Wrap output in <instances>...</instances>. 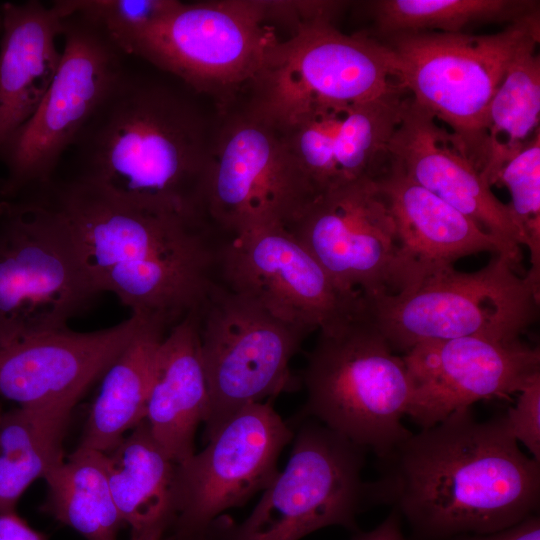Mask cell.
<instances>
[{"label":"cell","instance_id":"obj_1","mask_svg":"<svg viewBox=\"0 0 540 540\" xmlns=\"http://www.w3.org/2000/svg\"><path fill=\"white\" fill-rule=\"evenodd\" d=\"M378 465L371 503L391 505L414 540L494 533L539 509L540 463L519 448L505 414L478 421L471 408L456 411Z\"/></svg>","mask_w":540,"mask_h":540},{"label":"cell","instance_id":"obj_2","mask_svg":"<svg viewBox=\"0 0 540 540\" xmlns=\"http://www.w3.org/2000/svg\"><path fill=\"white\" fill-rule=\"evenodd\" d=\"M63 217L100 294L170 330L199 310L218 282L227 239L206 218L137 207L71 179L35 193Z\"/></svg>","mask_w":540,"mask_h":540},{"label":"cell","instance_id":"obj_3","mask_svg":"<svg viewBox=\"0 0 540 540\" xmlns=\"http://www.w3.org/2000/svg\"><path fill=\"white\" fill-rule=\"evenodd\" d=\"M127 64L72 147L70 178L131 205L208 219L204 196L217 127L180 81ZM209 220V219H208Z\"/></svg>","mask_w":540,"mask_h":540},{"label":"cell","instance_id":"obj_4","mask_svg":"<svg viewBox=\"0 0 540 540\" xmlns=\"http://www.w3.org/2000/svg\"><path fill=\"white\" fill-rule=\"evenodd\" d=\"M270 18V1H177L142 28L108 35L127 56L210 97L220 112L234 105L280 40Z\"/></svg>","mask_w":540,"mask_h":540},{"label":"cell","instance_id":"obj_5","mask_svg":"<svg viewBox=\"0 0 540 540\" xmlns=\"http://www.w3.org/2000/svg\"><path fill=\"white\" fill-rule=\"evenodd\" d=\"M313 418L378 458L411 435L403 418L411 380L402 356L392 350L363 310L319 330L303 371Z\"/></svg>","mask_w":540,"mask_h":540},{"label":"cell","instance_id":"obj_6","mask_svg":"<svg viewBox=\"0 0 540 540\" xmlns=\"http://www.w3.org/2000/svg\"><path fill=\"white\" fill-rule=\"evenodd\" d=\"M539 39L537 12L493 34L424 32L380 41L393 54L400 87L449 127L481 173L490 102L516 54Z\"/></svg>","mask_w":540,"mask_h":540},{"label":"cell","instance_id":"obj_7","mask_svg":"<svg viewBox=\"0 0 540 540\" xmlns=\"http://www.w3.org/2000/svg\"><path fill=\"white\" fill-rule=\"evenodd\" d=\"M500 254L483 268L454 267L395 294L363 297L364 315L394 352L462 337L515 340L536 321L540 284Z\"/></svg>","mask_w":540,"mask_h":540},{"label":"cell","instance_id":"obj_8","mask_svg":"<svg viewBox=\"0 0 540 540\" xmlns=\"http://www.w3.org/2000/svg\"><path fill=\"white\" fill-rule=\"evenodd\" d=\"M99 295L56 209L36 195L0 203V346L68 328Z\"/></svg>","mask_w":540,"mask_h":540},{"label":"cell","instance_id":"obj_9","mask_svg":"<svg viewBox=\"0 0 540 540\" xmlns=\"http://www.w3.org/2000/svg\"><path fill=\"white\" fill-rule=\"evenodd\" d=\"M396 88L401 87L386 44L317 19L298 24L268 52L243 92V107L283 127L314 107L347 108Z\"/></svg>","mask_w":540,"mask_h":540},{"label":"cell","instance_id":"obj_10","mask_svg":"<svg viewBox=\"0 0 540 540\" xmlns=\"http://www.w3.org/2000/svg\"><path fill=\"white\" fill-rule=\"evenodd\" d=\"M58 70L32 117L0 150L5 199L36 193L57 177L72 149L129 60L105 29L71 11L61 33Z\"/></svg>","mask_w":540,"mask_h":540},{"label":"cell","instance_id":"obj_11","mask_svg":"<svg viewBox=\"0 0 540 540\" xmlns=\"http://www.w3.org/2000/svg\"><path fill=\"white\" fill-rule=\"evenodd\" d=\"M307 420L298 430L289 461L240 524L217 519L212 540H299L327 526L357 531V515L371 503L362 480L366 449Z\"/></svg>","mask_w":540,"mask_h":540},{"label":"cell","instance_id":"obj_12","mask_svg":"<svg viewBox=\"0 0 540 540\" xmlns=\"http://www.w3.org/2000/svg\"><path fill=\"white\" fill-rule=\"evenodd\" d=\"M314 200L279 127L243 106L217 111L204 205L218 231L287 228Z\"/></svg>","mask_w":540,"mask_h":540},{"label":"cell","instance_id":"obj_13","mask_svg":"<svg viewBox=\"0 0 540 540\" xmlns=\"http://www.w3.org/2000/svg\"><path fill=\"white\" fill-rule=\"evenodd\" d=\"M308 334L215 283L199 310L207 441L245 406L297 388L289 364Z\"/></svg>","mask_w":540,"mask_h":540},{"label":"cell","instance_id":"obj_14","mask_svg":"<svg viewBox=\"0 0 540 540\" xmlns=\"http://www.w3.org/2000/svg\"><path fill=\"white\" fill-rule=\"evenodd\" d=\"M292 438L270 400L235 413L202 451L177 463L176 517L169 534L178 540H211L222 512L242 506L272 482L280 453Z\"/></svg>","mask_w":540,"mask_h":540},{"label":"cell","instance_id":"obj_15","mask_svg":"<svg viewBox=\"0 0 540 540\" xmlns=\"http://www.w3.org/2000/svg\"><path fill=\"white\" fill-rule=\"evenodd\" d=\"M218 282L308 333L363 310L362 295L342 290L283 226L227 238L220 251Z\"/></svg>","mask_w":540,"mask_h":540},{"label":"cell","instance_id":"obj_16","mask_svg":"<svg viewBox=\"0 0 540 540\" xmlns=\"http://www.w3.org/2000/svg\"><path fill=\"white\" fill-rule=\"evenodd\" d=\"M287 229L342 290L369 298L402 289L395 223L374 181L317 198Z\"/></svg>","mask_w":540,"mask_h":540},{"label":"cell","instance_id":"obj_17","mask_svg":"<svg viewBox=\"0 0 540 540\" xmlns=\"http://www.w3.org/2000/svg\"><path fill=\"white\" fill-rule=\"evenodd\" d=\"M402 357L412 387L407 416L421 429L478 401L518 394L540 375L539 348L520 339L432 341Z\"/></svg>","mask_w":540,"mask_h":540},{"label":"cell","instance_id":"obj_18","mask_svg":"<svg viewBox=\"0 0 540 540\" xmlns=\"http://www.w3.org/2000/svg\"><path fill=\"white\" fill-rule=\"evenodd\" d=\"M143 319L89 332L69 327L0 346V397L22 407L75 406L124 350Z\"/></svg>","mask_w":540,"mask_h":540},{"label":"cell","instance_id":"obj_19","mask_svg":"<svg viewBox=\"0 0 540 540\" xmlns=\"http://www.w3.org/2000/svg\"><path fill=\"white\" fill-rule=\"evenodd\" d=\"M391 163L414 182L477 223L516 265L521 237L501 202L457 138L409 97L390 147Z\"/></svg>","mask_w":540,"mask_h":540},{"label":"cell","instance_id":"obj_20","mask_svg":"<svg viewBox=\"0 0 540 540\" xmlns=\"http://www.w3.org/2000/svg\"><path fill=\"white\" fill-rule=\"evenodd\" d=\"M374 182L396 227L400 291L452 268L465 256L485 251L506 256L501 244L477 223L414 182L395 164L390 163Z\"/></svg>","mask_w":540,"mask_h":540},{"label":"cell","instance_id":"obj_21","mask_svg":"<svg viewBox=\"0 0 540 540\" xmlns=\"http://www.w3.org/2000/svg\"><path fill=\"white\" fill-rule=\"evenodd\" d=\"M66 0L0 7V150L32 117L58 70Z\"/></svg>","mask_w":540,"mask_h":540},{"label":"cell","instance_id":"obj_22","mask_svg":"<svg viewBox=\"0 0 540 540\" xmlns=\"http://www.w3.org/2000/svg\"><path fill=\"white\" fill-rule=\"evenodd\" d=\"M199 310L173 326L162 340L146 402L150 432L176 463L195 453L196 431L204 424L209 408Z\"/></svg>","mask_w":540,"mask_h":540},{"label":"cell","instance_id":"obj_23","mask_svg":"<svg viewBox=\"0 0 540 540\" xmlns=\"http://www.w3.org/2000/svg\"><path fill=\"white\" fill-rule=\"evenodd\" d=\"M110 490L131 540H158L168 535L176 513L174 481L177 463L153 438L142 420L109 453Z\"/></svg>","mask_w":540,"mask_h":540},{"label":"cell","instance_id":"obj_24","mask_svg":"<svg viewBox=\"0 0 540 540\" xmlns=\"http://www.w3.org/2000/svg\"><path fill=\"white\" fill-rule=\"evenodd\" d=\"M167 330L143 319L134 337L102 375L79 446L109 453L145 419L157 353Z\"/></svg>","mask_w":540,"mask_h":540},{"label":"cell","instance_id":"obj_25","mask_svg":"<svg viewBox=\"0 0 540 540\" xmlns=\"http://www.w3.org/2000/svg\"><path fill=\"white\" fill-rule=\"evenodd\" d=\"M72 405L19 406L0 418V513L63 462Z\"/></svg>","mask_w":540,"mask_h":540},{"label":"cell","instance_id":"obj_26","mask_svg":"<svg viewBox=\"0 0 540 540\" xmlns=\"http://www.w3.org/2000/svg\"><path fill=\"white\" fill-rule=\"evenodd\" d=\"M44 479L48 486L45 513L86 540H118L126 525L110 490L105 453L78 446Z\"/></svg>","mask_w":540,"mask_h":540},{"label":"cell","instance_id":"obj_27","mask_svg":"<svg viewBox=\"0 0 540 540\" xmlns=\"http://www.w3.org/2000/svg\"><path fill=\"white\" fill-rule=\"evenodd\" d=\"M539 42L521 49L508 65L488 108L484 181L497 185L502 167L540 131Z\"/></svg>","mask_w":540,"mask_h":540},{"label":"cell","instance_id":"obj_28","mask_svg":"<svg viewBox=\"0 0 540 540\" xmlns=\"http://www.w3.org/2000/svg\"><path fill=\"white\" fill-rule=\"evenodd\" d=\"M410 95L402 88L353 104L344 111L335 138L340 186L382 176L390 166V147Z\"/></svg>","mask_w":540,"mask_h":540},{"label":"cell","instance_id":"obj_29","mask_svg":"<svg viewBox=\"0 0 540 540\" xmlns=\"http://www.w3.org/2000/svg\"><path fill=\"white\" fill-rule=\"evenodd\" d=\"M369 6L382 39L410 33H465L471 26L509 25L539 12V1L531 0H377Z\"/></svg>","mask_w":540,"mask_h":540},{"label":"cell","instance_id":"obj_30","mask_svg":"<svg viewBox=\"0 0 540 540\" xmlns=\"http://www.w3.org/2000/svg\"><path fill=\"white\" fill-rule=\"evenodd\" d=\"M345 109L317 106L279 127L315 200L341 187L335 161V138Z\"/></svg>","mask_w":540,"mask_h":540},{"label":"cell","instance_id":"obj_31","mask_svg":"<svg viewBox=\"0 0 540 540\" xmlns=\"http://www.w3.org/2000/svg\"><path fill=\"white\" fill-rule=\"evenodd\" d=\"M497 185L509 191L512 220L530 252L527 275L540 284V131L502 167Z\"/></svg>","mask_w":540,"mask_h":540},{"label":"cell","instance_id":"obj_32","mask_svg":"<svg viewBox=\"0 0 540 540\" xmlns=\"http://www.w3.org/2000/svg\"><path fill=\"white\" fill-rule=\"evenodd\" d=\"M176 0H67L72 11L101 25L108 34L142 28L170 10Z\"/></svg>","mask_w":540,"mask_h":540},{"label":"cell","instance_id":"obj_33","mask_svg":"<svg viewBox=\"0 0 540 540\" xmlns=\"http://www.w3.org/2000/svg\"><path fill=\"white\" fill-rule=\"evenodd\" d=\"M518 394L515 405L505 413L506 422L516 441L540 463V375Z\"/></svg>","mask_w":540,"mask_h":540},{"label":"cell","instance_id":"obj_34","mask_svg":"<svg viewBox=\"0 0 540 540\" xmlns=\"http://www.w3.org/2000/svg\"><path fill=\"white\" fill-rule=\"evenodd\" d=\"M450 540H540V519L535 514L501 531L459 535Z\"/></svg>","mask_w":540,"mask_h":540},{"label":"cell","instance_id":"obj_35","mask_svg":"<svg viewBox=\"0 0 540 540\" xmlns=\"http://www.w3.org/2000/svg\"><path fill=\"white\" fill-rule=\"evenodd\" d=\"M0 540H47L33 529L15 510L0 513Z\"/></svg>","mask_w":540,"mask_h":540},{"label":"cell","instance_id":"obj_36","mask_svg":"<svg viewBox=\"0 0 540 540\" xmlns=\"http://www.w3.org/2000/svg\"><path fill=\"white\" fill-rule=\"evenodd\" d=\"M351 540H408L402 530V518L392 508L389 515L368 532L356 531Z\"/></svg>","mask_w":540,"mask_h":540},{"label":"cell","instance_id":"obj_37","mask_svg":"<svg viewBox=\"0 0 540 540\" xmlns=\"http://www.w3.org/2000/svg\"><path fill=\"white\" fill-rule=\"evenodd\" d=\"M6 200L5 199V196H4V181H3V177L0 178V203L2 201Z\"/></svg>","mask_w":540,"mask_h":540},{"label":"cell","instance_id":"obj_38","mask_svg":"<svg viewBox=\"0 0 540 540\" xmlns=\"http://www.w3.org/2000/svg\"><path fill=\"white\" fill-rule=\"evenodd\" d=\"M158 540H178L175 536L172 534L166 535L165 537L158 539Z\"/></svg>","mask_w":540,"mask_h":540},{"label":"cell","instance_id":"obj_39","mask_svg":"<svg viewBox=\"0 0 540 540\" xmlns=\"http://www.w3.org/2000/svg\"><path fill=\"white\" fill-rule=\"evenodd\" d=\"M0 418H1V413H0Z\"/></svg>","mask_w":540,"mask_h":540}]
</instances>
